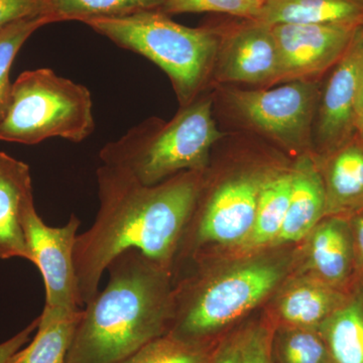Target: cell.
<instances>
[{"label": "cell", "instance_id": "6da1fadb", "mask_svg": "<svg viewBox=\"0 0 363 363\" xmlns=\"http://www.w3.org/2000/svg\"><path fill=\"white\" fill-rule=\"evenodd\" d=\"M96 176L99 210L74 247L84 307L99 292L108 264L125 250L135 248L169 269L203 185L199 171L182 172L152 186L107 164Z\"/></svg>", "mask_w": 363, "mask_h": 363}, {"label": "cell", "instance_id": "7a4b0ae2", "mask_svg": "<svg viewBox=\"0 0 363 363\" xmlns=\"http://www.w3.org/2000/svg\"><path fill=\"white\" fill-rule=\"evenodd\" d=\"M106 271L108 283L83 308L65 363H123L169 332L168 269L130 248Z\"/></svg>", "mask_w": 363, "mask_h": 363}, {"label": "cell", "instance_id": "3957f363", "mask_svg": "<svg viewBox=\"0 0 363 363\" xmlns=\"http://www.w3.org/2000/svg\"><path fill=\"white\" fill-rule=\"evenodd\" d=\"M210 97L197 96L169 123L147 119L100 150L104 164L128 172L145 185H157L185 171L206 168L222 138Z\"/></svg>", "mask_w": 363, "mask_h": 363}, {"label": "cell", "instance_id": "277c9868", "mask_svg": "<svg viewBox=\"0 0 363 363\" xmlns=\"http://www.w3.org/2000/svg\"><path fill=\"white\" fill-rule=\"evenodd\" d=\"M95 33L159 66L169 76L182 106L199 96L214 70L222 33L189 28L160 11L86 23Z\"/></svg>", "mask_w": 363, "mask_h": 363}, {"label": "cell", "instance_id": "5b68a950", "mask_svg": "<svg viewBox=\"0 0 363 363\" xmlns=\"http://www.w3.org/2000/svg\"><path fill=\"white\" fill-rule=\"evenodd\" d=\"M285 272L281 260L259 259L205 274L184 286L178 297L172 295L173 314L166 335L194 345H214V338L262 302Z\"/></svg>", "mask_w": 363, "mask_h": 363}, {"label": "cell", "instance_id": "8992f818", "mask_svg": "<svg viewBox=\"0 0 363 363\" xmlns=\"http://www.w3.org/2000/svg\"><path fill=\"white\" fill-rule=\"evenodd\" d=\"M92 104L86 86L52 69L23 72L11 87L0 140L28 145L52 138L83 142L95 130Z\"/></svg>", "mask_w": 363, "mask_h": 363}, {"label": "cell", "instance_id": "52a82bcc", "mask_svg": "<svg viewBox=\"0 0 363 363\" xmlns=\"http://www.w3.org/2000/svg\"><path fill=\"white\" fill-rule=\"evenodd\" d=\"M319 96L317 82L307 79L272 89L233 90L228 95L234 111L250 125L292 150L311 143Z\"/></svg>", "mask_w": 363, "mask_h": 363}, {"label": "cell", "instance_id": "ba28073f", "mask_svg": "<svg viewBox=\"0 0 363 363\" xmlns=\"http://www.w3.org/2000/svg\"><path fill=\"white\" fill-rule=\"evenodd\" d=\"M267 172H247L221 182L196 207L181 240L193 252L214 245H241L252 233L260 188ZM181 242V241H180Z\"/></svg>", "mask_w": 363, "mask_h": 363}, {"label": "cell", "instance_id": "9c48e42d", "mask_svg": "<svg viewBox=\"0 0 363 363\" xmlns=\"http://www.w3.org/2000/svg\"><path fill=\"white\" fill-rule=\"evenodd\" d=\"M81 221L72 214L65 225H47L35 210L28 208L23 218L30 262L40 269L45 288V307L77 312L84 308L74 264V247Z\"/></svg>", "mask_w": 363, "mask_h": 363}, {"label": "cell", "instance_id": "30bf717a", "mask_svg": "<svg viewBox=\"0 0 363 363\" xmlns=\"http://www.w3.org/2000/svg\"><path fill=\"white\" fill-rule=\"evenodd\" d=\"M359 28L313 23L272 26L279 59L277 82L304 80L333 68L350 49Z\"/></svg>", "mask_w": 363, "mask_h": 363}, {"label": "cell", "instance_id": "8fae6325", "mask_svg": "<svg viewBox=\"0 0 363 363\" xmlns=\"http://www.w3.org/2000/svg\"><path fill=\"white\" fill-rule=\"evenodd\" d=\"M362 65L363 35L360 26L350 49L332 68L318 101L314 138L325 157L355 136Z\"/></svg>", "mask_w": 363, "mask_h": 363}, {"label": "cell", "instance_id": "7c38bea8", "mask_svg": "<svg viewBox=\"0 0 363 363\" xmlns=\"http://www.w3.org/2000/svg\"><path fill=\"white\" fill-rule=\"evenodd\" d=\"M279 59L272 26L257 21L222 33L213 74L220 82L267 84L277 82Z\"/></svg>", "mask_w": 363, "mask_h": 363}, {"label": "cell", "instance_id": "4fadbf2b", "mask_svg": "<svg viewBox=\"0 0 363 363\" xmlns=\"http://www.w3.org/2000/svg\"><path fill=\"white\" fill-rule=\"evenodd\" d=\"M309 235L307 269L310 276L347 291L357 277L354 242L348 218L325 216Z\"/></svg>", "mask_w": 363, "mask_h": 363}, {"label": "cell", "instance_id": "5bb4252c", "mask_svg": "<svg viewBox=\"0 0 363 363\" xmlns=\"http://www.w3.org/2000/svg\"><path fill=\"white\" fill-rule=\"evenodd\" d=\"M33 203L30 167L0 152V259L30 260L23 218Z\"/></svg>", "mask_w": 363, "mask_h": 363}, {"label": "cell", "instance_id": "9a60e30c", "mask_svg": "<svg viewBox=\"0 0 363 363\" xmlns=\"http://www.w3.org/2000/svg\"><path fill=\"white\" fill-rule=\"evenodd\" d=\"M291 172L292 190L288 212L274 245L302 240L326 214L323 176L316 162L311 157H301Z\"/></svg>", "mask_w": 363, "mask_h": 363}, {"label": "cell", "instance_id": "2e32d148", "mask_svg": "<svg viewBox=\"0 0 363 363\" xmlns=\"http://www.w3.org/2000/svg\"><path fill=\"white\" fill-rule=\"evenodd\" d=\"M325 161V216L350 218L363 210V145L354 136Z\"/></svg>", "mask_w": 363, "mask_h": 363}, {"label": "cell", "instance_id": "e0dca14e", "mask_svg": "<svg viewBox=\"0 0 363 363\" xmlns=\"http://www.w3.org/2000/svg\"><path fill=\"white\" fill-rule=\"evenodd\" d=\"M347 291L334 288L314 277L297 279L278 301L279 326L318 329L343 304Z\"/></svg>", "mask_w": 363, "mask_h": 363}, {"label": "cell", "instance_id": "ac0fdd59", "mask_svg": "<svg viewBox=\"0 0 363 363\" xmlns=\"http://www.w3.org/2000/svg\"><path fill=\"white\" fill-rule=\"evenodd\" d=\"M257 21L363 26V0H267Z\"/></svg>", "mask_w": 363, "mask_h": 363}, {"label": "cell", "instance_id": "d6986e66", "mask_svg": "<svg viewBox=\"0 0 363 363\" xmlns=\"http://www.w3.org/2000/svg\"><path fill=\"white\" fill-rule=\"evenodd\" d=\"M334 363H363V278L357 276L343 304L318 327Z\"/></svg>", "mask_w": 363, "mask_h": 363}, {"label": "cell", "instance_id": "ffe728a7", "mask_svg": "<svg viewBox=\"0 0 363 363\" xmlns=\"http://www.w3.org/2000/svg\"><path fill=\"white\" fill-rule=\"evenodd\" d=\"M82 310L70 312L45 306L32 342L6 363H65Z\"/></svg>", "mask_w": 363, "mask_h": 363}, {"label": "cell", "instance_id": "44dd1931", "mask_svg": "<svg viewBox=\"0 0 363 363\" xmlns=\"http://www.w3.org/2000/svg\"><path fill=\"white\" fill-rule=\"evenodd\" d=\"M291 190L292 172L267 173L259 191L255 225L240 247L243 250H259L274 245L285 222Z\"/></svg>", "mask_w": 363, "mask_h": 363}, {"label": "cell", "instance_id": "7402d4cb", "mask_svg": "<svg viewBox=\"0 0 363 363\" xmlns=\"http://www.w3.org/2000/svg\"><path fill=\"white\" fill-rule=\"evenodd\" d=\"M168 0H49L55 23L113 20L143 11H161Z\"/></svg>", "mask_w": 363, "mask_h": 363}, {"label": "cell", "instance_id": "603a6c76", "mask_svg": "<svg viewBox=\"0 0 363 363\" xmlns=\"http://www.w3.org/2000/svg\"><path fill=\"white\" fill-rule=\"evenodd\" d=\"M274 352L279 363H334L317 329L276 327Z\"/></svg>", "mask_w": 363, "mask_h": 363}, {"label": "cell", "instance_id": "cb8c5ba5", "mask_svg": "<svg viewBox=\"0 0 363 363\" xmlns=\"http://www.w3.org/2000/svg\"><path fill=\"white\" fill-rule=\"evenodd\" d=\"M54 23L48 16L16 21L0 30V121L9 107L13 84L9 72L14 58L26 40L43 26Z\"/></svg>", "mask_w": 363, "mask_h": 363}, {"label": "cell", "instance_id": "d4e9b609", "mask_svg": "<svg viewBox=\"0 0 363 363\" xmlns=\"http://www.w3.org/2000/svg\"><path fill=\"white\" fill-rule=\"evenodd\" d=\"M216 344L194 345L164 335L145 344L123 363H206Z\"/></svg>", "mask_w": 363, "mask_h": 363}, {"label": "cell", "instance_id": "484cf974", "mask_svg": "<svg viewBox=\"0 0 363 363\" xmlns=\"http://www.w3.org/2000/svg\"><path fill=\"white\" fill-rule=\"evenodd\" d=\"M264 2L255 0H168L161 9L168 14L214 13L257 21Z\"/></svg>", "mask_w": 363, "mask_h": 363}, {"label": "cell", "instance_id": "4316f807", "mask_svg": "<svg viewBox=\"0 0 363 363\" xmlns=\"http://www.w3.org/2000/svg\"><path fill=\"white\" fill-rule=\"evenodd\" d=\"M276 326L259 323L240 331V363H276L274 339Z\"/></svg>", "mask_w": 363, "mask_h": 363}, {"label": "cell", "instance_id": "83f0119b", "mask_svg": "<svg viewBox=\"0 0 363 363\" xmlns=\"http://www.w3.org/2000/svg\"><path fill=\"white\" fill-rule=\"evenodd\" d=\"M42 16L51 18L49 0H0V30L16 21Z\"/></svg>", "mask_w": 363, "mask_h": 363}, {"label": "cell", "instance_id": "f1b7e54d", "mask_svg": "<svg viewBox=\"0 0 363 363\" xmlns=\"http://www.w3.org/2000/svg\"><path fill=\"white\" fill-rule=\"evenodd\" d=\"M240 332L217 343L206 363H240Z\"/></svg>", "mask_w": 363, "mask_h": 363}, {"label": "cell", "instance_id": "f546056e", "mask_svg": "<svg viewBox=\"0 0 363 363\" xmlns=\"http://www.w3.org/2000/svg\"><path fill=\"white\" fill-rule=\"evenodd\" d=\"M38 325H39V318L33 320L32 323L28 324L13 337L0 343V363H6L16 351L20 350L30 341V336L37 330Z\"/></svg>", "mask_w": 363, "mask_h": 363}, {"label": "cell", "instance_id": "4dcf8cb0", "mask_svg": "<svg viewBox=\"0 0 363 363\" xmlns=\"http://www.w3.org/2000/svg\"><path fill=\"white\" fill-rule=\"evenodd\" d=\"M354 242L357 276L363 278V210L348 218Z\"/></svg>", "mask_w": 363, "mask_h": 363}, {"label": "cell", "instance_id": "1f68e13d", "mask_svg": "<svg viewBox=\"0 0 363 363\" xmlns=\"http://www.w3.org/2000/svg\"><path fill=\"white\" fill-rule=\"evenodd\" d=\"M363 111V65L362 74H360L359 88H358L357 96V116Z\"/></svg>", "mask_w": 363, "mask_h": 363}, {"label": "cell", "instance_id": "d6a6232c", "mask_svg": "<svg viewBox=\"0 0 363 363\" xmlns=\"http://www.w3.org/2000/svg\"><path fill=\"white\" fill-rule=\"evenodd\" d=\"M355 138L358 142L363 145V111L358 114L357 121V130H355Z\"/></svg>", "mask_w": 363, "mask_h": 363}, {"label": "cell", "instance_id": "836d02e7", "mask_svg": "<svg viewBox=\"0 0 363 363\" xmlns=\"http://www.w3.org/2000/svg\"><path fill=\"white\" fill-rule=\"evenodd\" d=\"M255 1L266 2L267 0H255Z\"/></svg>", "mask_w": 363, "mask_h": 363}, {"label": "cell", "instance_id": "e575fe53", "mask_svg": "<svg viewBox=\"0 0 363 363\" xmlns=\"http://www.w3.org/2000/svg\"><path fill=\"white\" fill-rule=\"evenodd\" d=\"M362 35H363V26H362Z\"/></svg>", "mask_w": 363, "mask_h": 363}]
</instances>
